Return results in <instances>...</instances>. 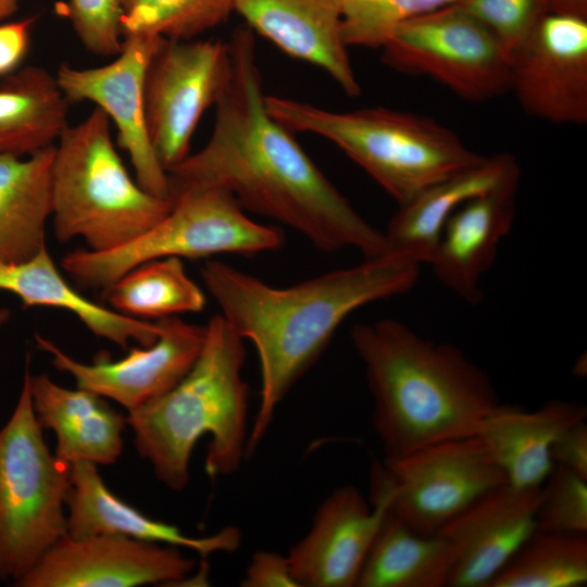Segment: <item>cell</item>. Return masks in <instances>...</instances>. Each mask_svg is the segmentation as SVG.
<instances>
[{"label": "cell", "mask_w": 587, "mask_h": 587, "mask_svg": "<svg viewBox=\"0 0 587 587\" xmlns=\"http://www.w3.org/2000/svg\"><path fill=\"white\" fill-rule=\"evenodd\" d=\"M452 566V549L441 535L419 533L388 510L355 586L444 587Z\"/></svg>", "instance_id": "27"}, {"label": "cell", "mask_w": 587, "mask_h": 587, "mask_svg": "<svg viewBox=\"0 0 587 587\" xmlns=\"http://www.w3.org/2000/svg\"><path fill=\"white\" fill-rule=\"evenodd\" d=\"M536 529L587 534V479L554 465L540 487Z\"/></svg>", "instance_id": "33"}, {"label": "cell", "mask_w": 587, "mask_h": 587, "mask_svg": "<svg viewBox=\"0 0 587 587\" xmlns=\"http://www.w3.org/2000/svg\"><path fill=\"white\" fill-rule=\"evenodd\" d=\"M54 146L29 155L0 153V261L20 262L46 245L52 215Z\"/></svg>", "instance_id": "25"}, {"label": "cell", "mask_w": 587, "mask_h": 587, "mask_svg": "<svg viewBox=\"0 0 587 587\" xmlns=\"http://www.w3.org/2000/svg\"><path fill=\"white\" fill-rule=\"evenodd\" d=\"M111 309L140 320L200 312L202 289L188 276L179 258L157 259L123 274L104 290Z\"/></svg>", "instance_id": "28"}, {"label": "cell", "mask_w": 587, "mask_h": 587, "mask_svg": "<svg viewBox=\"0 0 587 587\" xmlns=\"http://www.w3.org/2000/svg\"><path fill=\"white\" fill-rule=\"evenodd\" d=\"M28 380L37 421L54 433V454L60 460L96 465L118 460L126 415L112 409L99 395L79 387H63L47 374L33 375L29 371Z\"/></svg>", "instance_id": "23"}, {"label": "cell", "mask_w": 587, "mask_h": 587, "mask_svg": "<svg viewBox=\"0 0 587 587\" xmlns=\"http://www.w3.org/2000/svg\"><path fill=\"white\" fill-rule=\"evenodd\" d=\"M350 337L385 458L476 435L500 403L488 374L452 344L425 339L392 319L357 324Z\"/></svg>", "instance_id": "3"}, {"label": "cell", "mask_w": 587, "mask_h": 587, "mask_svg": "<svg viewBox=\"0 0 587 587\" xmlns=\"http://www.w3.org/2000/svg\"><path fill=\"white\" fill-rule=\"evenodd\" d=\"M0 290L16 296L28 308L67 311L96 337L122 349L132 342L150 346L159 334L157 321L124 315L76 291L57 267L47 247L24 261H0Z\"/></svg>", "instance_id": "24"}, {"label": "cell", "mask_w": 587, "mask_h": 587, "mask_svg": "<svg viewBox=\"0 0 587 587\" xmlns=\"http://www.w3.org/2000/svg\"><path fill=\"white\" fill-rule=\"evenodd\" d=\"M66 512L67 535L72 537L117 534L189 549L203 558L214 552H232L241 542V532L235 527H225L204 537H192L175 525L147 516L113 494L100 475L98 465L86 461L71 464Z\"/></svg>", "instance_id": "19"}, {"label": "cell", "mask_w": 587, "mask_h": 587, "mask_svg": "<svg viewBox=\"0 0 587 587\" xmlns=\"http://www.w3.org/2000/svg\"><path fill=\"white\" fill-rule=\"evenodd\" d=\"M554 465L587 479V423L582 420L564 429L551 447Z\"/></svg>", "instance_id": "36"}, {"label": "cell", "mask_w": 587, "mask_h": 587, "mask_svg": "<svg viewBox=\"0 0 587 587\" xmlns=\"http://www.w3.org/2000/svg\"><path fill=\"white\" fill-rule=\"evenodd\" d=\"M171 201L170 211L135 239L107 251L75 250L62 258L61 267L79 284L104 290L126 272L152 260L254 255L284 243L279 228L251 220L224 189H191Z\"/></svg>", "instance_id": "8"}, {"label": "cell", "mask_w": 587, "mask_h": 587, "mask_svg": "<svg viewBox=\"0 0 587 587\" xmlns=\"http://www.w3.org/2000/svg\"><path fill=\"white\" fill-rule=\"evenodd\" d=\"M11 312L9 309L0 307V327L8 323Z\"/></svg>", "instance_id": "40"}, {"label": "cell", "mask_w": 587, "mask_h": 587, "mask_svg": "<svg viewBox=\"0 0 587 587\" xmlns=\"http://www.w3.org/2000/svg\"><path fill=\"white\" fill-rule=\"evenodd\" d=\"M587 535L535 529L489 587H582Z\"/></svg>", "instance_id": "29"}, {"label": "cell", "mask_w": 587, "mask_h": 587, "mask_svg": "<svg viewBox=\"0 0 587 587\" xmlns=\"http://www.w3.org/2000/svg\"><path fill=\"white\" fill-rule=\"evenodd\" d=\"M265 105L289 132L336 145L399 205L485 158L448 127L409 112L383 107L336 112L280 96H265Z\"/></svg>", "instance_id": "5"}, {"label": "cell", "mask_w": 587, "mask_h": 587, "mask_svg": "<svg viewBox=\"0 0 587 587\" xmlns=\"http://www.w3.org/2000/svg\"><path fill=\"white\" fill-rule=\"evenodd\" d=\"M163 39L125 35L121 51L108 64L89 68L63 64L55 77L68 102H93L113 122L138 184L154 196L170 199L167 172L152 148L145 110L146 72Z\"/></svg>", "instance_id": "12"}, {"label": "cell", "mask_w": 587, "mask_h": 587, "mask_svg": "<svg viewBox=\"0 0 587 587\" xmlns=\"http://www.w3.org/2000/svg\"><path fill=\"white\" fill-rule=\"evenodd\" d=\"M243 587H299L287 555L272 551H258L240 583Z\"/></svg>", "instance_id": "35"}, {"label": "cell", "mask_w": 587, "mask_h": 587, "mask_svg": "<svg viewBox=\"0 0 587 587\" xmlns=\"http://www.w3.org/2000/svg\"><path fill=\"white\" fill-rule=\"evenodd\" d=\"M587 20V0H551V12Z\"/></svg>", "instance_id": "38"}, {"label": "cell", "mask_w": 587, "mask_h": 587, "mask_svg": "<svg viewBox=\"0 0 587 587\" xmlns=\"http://www.w3.org/2000/svg\"><path fill=\"white\" fill-rule=\"evenodd\" d=\"M159 334L150 346H138L118 360L99 355L80 362L49 338L36 335L37 347L51 357L52 365L68 374L77 387L113 400L130 412L170 391L188 373L204 340L205 326L177 316L157 320Z\"/></svg>", "instance_id": "13"}, {"label": "cell", "mask_w": 587, "mask_h": 587, "mask_svg": "<svg viewBox=\"0 0 587 587\" xmlns=\"http://www.w3.org/2000/svg\"><path fill=\"white\" fill-rule=\"evenodd\" d=\"M245 339L222 317H211L198 358L182 380L163 396L127 412L138 454L167 488L188 485L198 440L210 435L205 472L230 475L243 458L248 440V387L242 378Z\"/></svg>", "instance_id": "4"}, {"label": "cell", "mask_w": 587, "mask_h": 587, "mask_svg": "<svg viewBox=\"0 0 587 587\" xmlns=\"http://www.w3.org/2000/svg\"><path fill=\"white\" fill-rule=\"evenodd\" d=\"M540 487L503 484L483 495L438 534L450 545L449 587H489L536 529Z\"/></svg>", "instance_id": "17"}, {"label": "cell", "mask_w": 587, "mask_h": 587, "mask_svg": "<svg viewBox=\"0 0 587 587\" xmlns=\"http://www.w3.org/2000/svg\"><path fill=\"white\" fill-rule=\"evenodd\" d=\"M236 0H124L123 34L193 39L225 22Z\"/></svg>", "instance_id": "30"}, {"label": "cell", "mask_w": 587, "mask_h": 587, "mask_svg": "<svg viewBox=\"0 0 587 587\" xmlns=\"http://www.w3.org/2000/svg\"><path fill=\"white\" fill-rule=\"evenodd\" d=\"M380 50L387 66L428 76L469 101L510 90L509 57L478 20L455 4L399 23Z\"/></svg>", "instance_id": "10"}, {"label": "cell", "mask_w": 587, "mask_h": 587, "mask_svg": "<svg viewBox=\"0 0 587 587\" xmlns=\"http://www.w3.org/2000/svg\"><path fill=\"white\" fill-rule=\"evenodd\" d=\"M20 1L21 0H0V23L15 13Z\"/></svg>", "instance_id": "39"}, {"label": "cell", "mask_w": 587, "mask_h": 587, "mask_svg": "<svg viewBox=\"0 0 587 587\" xmlns=\"http://www.w3.org/2000/svg\"><path fill=\"white\" fill-rule=\"evenodd\" d=\"M171 207L130 176L101 109L68 125L54 146L51 218L60 242L80 238L88 250H111L148 230Z\"/></svg>", "instance_id": "6"}, {"label": "cell", "mask_w": 587, "mask_h": 587, "mask_svg": "<svg viewBox=\"0 0 587 587\" xmlns=\"http://www.w3.org/2000/svg\"><path fill=\"white\" fill-rule=\"evenodd\" d=\"M454 4L495 36L510 61L551 12V0H459Z\"/></svg>", "instance_id": "32"}, {"label": "cell", "mask_w": 587, "mask_h": 587, "mask_svg": "<svg viewBox=\"0 0 587 587\" xmlns=\"http://www.w3.org/2000/svg\"><path fill=\"white\" fill-rule=\"evenodd\" d=\"M230 73L215 104L212 134L196 153L167 171L170 199L198 188L230 192L245 211L277 221L315 248H354L365 258L388 250L370 224L267 111L253 32L228 41Z\"/></svg>", "instance_id": "1"}, {"label": "cell", "mask_w": 587, "mask_h": 587, "mask_svg": "<svg viewBox=\"0 0 587 587\" xmlns=\"http://www.w3.org/2000/svg\"><path fill=\"white\" fill-rule=\"evenodd\" d=\"M510 89L528 114L587 122V20L549 13L511 59Z\"/></svg>", "instance_id": "15"}, {"label": "cell", "mask_w": 587, "mask_h": 587, "mask_svg": "<svg viewBox=\"0 0 587 587\" xmlns=\"http://www.w3.org/2000/svg\"><path fill=\"white\" fill-rule=\"evenodd\" d=\"M193 569L175 547L117 534H66L14 586L136 587L176 583Z\"/></svg>", "instance_id": "14"}, {"label": "cell", "mask_w": 587, "mask_h": 587, "mask_svg": "<svg viewBox=\"0 0 587 587\" xmlns=\"http://www.w3.org/2000/svg\"><path fill=\"white\" fill-rule=\"evenodd\" d=\"M521 168L507 152L485 157L479 163L426 188L399 205L384 232L388 250L419 265L430 263L442 229L464 202L483 193L516 188Z\"/></svg>", "instance_id": "20"}, {"label": "cell", "mask_w": 587, "mask_h": 587, "mask_svg": "<svg viewBox=\"0 0 587 587\" xmlns=\"http://www.w3.org/2000/svg\"><path fill=\"white\" fill-rule=\"evenodd\" d=\"M342 7L344 0H236L235 11L252 32L322 68L355 97L361 87L342 37Z\"/></svg>", "instance_id": "18"}, {"label": "cell", "mask_w": 587, "mask_h": 587, "mask_svg": "<svg viewBox=\"0 0 587 587\" xmlns=\"http://www.w3.org/2000/svg\"><path fill=\"white\" fill-rule=\"evenodd\" d=\"M371 489L414 530L436 534L491 489L508 484L482 438L432 444L372 469Z\"/></svg>", "instance_id": "9"}, {"label": "cell", "mask_w": 587, "mask_h": 587, "mask_svg": "<svg viewBox=\"0 0 587 587\" xmlns=\"http://www.w3.org/2000/svg\"><path fill=\"white\" fill-rule=\"evenodd\" d=\"M516 188L477 196L447 221L429 263L438 280L469 303L482 298V276L513 226Z\"/></svg>", "instance_id": "21"}, {"label": "cell", "mask_w": 587, "mask_h": 587, "mask_svg": "<svg viewBox=\"0 0 587 587\" xmlns=\"http://www.w3.org/2000/svg\"><path fill=\"white\" fill-rule=\"evenodd\" d=\"M123 1H124V0H122V2H123Z\"/></svg>", "instance_id": "41"}, {"label": "cell", "mask_w": 587, "mask_h": 587, "mask_svg": "<svg viewBox=\"0 0 587 587\" xmlns=\"http://www.w3.org/2000/svg\"><path fill=\"white\" fill-rule=\"evenodd\" d=\"M230 73L228 42L164 38L145 78L149 138L167 172L190 152L193 132L222 96Z\"/></svg>", "instance_id": "11"}, {"label": "cell", "mask_w": 587, "mask_h": 587, "mask_svg": "<svg viewBox=\"0 0 587 587\" xmlns=\"http://www.w3.org/2000/svg\"><path fill=\"white\" fill-rule=\"evenodd\" d=\"M586 415V405L576 401L549 400L536 410L499 403L486 416L477 435L509 485L538 488L554 467V440Z\"/></svg>", "instance_id": "22"}, {"label": "cell", "mask_w": 587, "mask_h": 587, "mask_svg": "<svg viewBox=\"0 0 587 587\" xmlns=\"http://www.w3.org/2000/svg\"><path fill=\"white\" fill-rule=\"evenodd\" d=\"M459 0H344L342 37L347 47L380 49L399 23Z\"/></svg>", "instance_id": "31"}, {"label": "cell", "mask_w": 587, "mask_h": 587, "mask_svg": "<svg viewBox=\"0 0 587 587\" xmlns=\"http://www.w3.org/2000/svg\"><path fill=\"white\" fill-rule=\"evenodd\" d=\"M29 362L0 428V582L13 585L67 534L71 464L52 453L29 391Z\"/></svg>", "instance_id": "7"}, {"label": "cell", "mask_w": 587, "mask_h": 587, "mask_svg": "<svg viewBox=\"0 0 587 587\" xmlns=\"http://www.w3.org/2000/svg\"><path fill=\"white\" fill-rule=\"evenodd\" d=\"M388 511L384 494L341 486L319 507L308 533L287 554L299 587H352Z\"/></svg>", "instance_id": "16"}, {"label": "cell", "mask_w": 587, "mask_h": 587, "mask_svg": "<svg viewBox=\"0 0 587 587\" xmlns=\"http://www.w3.org/2000/svg\"><path fill=\"white\" fill-rule=\"evenodd\" d=\"M33 17L0 23V77L16 71L30 42Z\"/></svg>", "instance_id": "37"}, {"label": "cell", "mask_w": 587, "mask_h": 587, "mask_svg": "<svg viewBox=\"0 0 587 587\" xmlns=\"http://www.w3.org/2000/svg\"><path fill=\"white\" fill-rule=\"evenodd\" d=\"M68 100L55 75L27 65L0 82V153L29 155L55 146L68 127Z\"/></svg>", "instance_id": "26"}, {"label": "cell", "mask_w": 587, "mask_h": 587, "mask_svg": "<svg viewBox=\"0 0 587 587\" xmlns=\"http://www.w3.org/2000/svg\"><path fill=\"white\" fill-rule=\"evenodd\" d=\"M420 266L388 250L280 288L221 261L204 263L201 276L222 317L241 338L251 340L260 360V404L246 458L257 450L279 403L317 361L346 317L363 305L409 291L420 277Z\"/></svg>", "instance_id": "2"}, {"label": "cell", "mask_w": 587, "mask_h": 587, "mask_svg": "<svg viewBox=\"0 0 587 587\" xmlns=\"http://www.w3.org/2000/svg\"><path fill=\"white\" fill-rule=\"evenodd\" d=\"M122 0H66L63 14L86 50L115 57L122 49Z\"/></svg>", "instance_id": "34"}]
</instances>
